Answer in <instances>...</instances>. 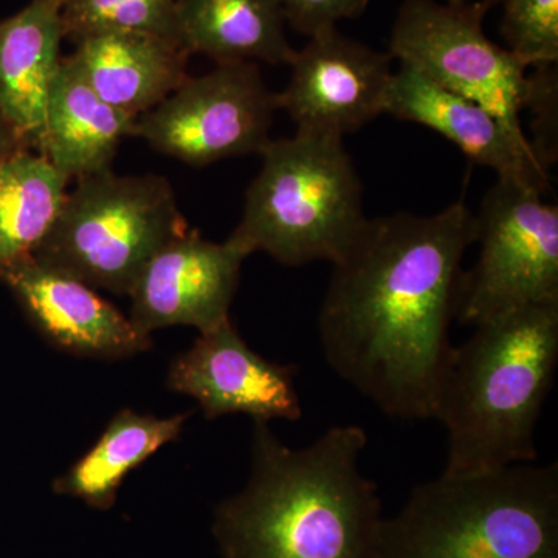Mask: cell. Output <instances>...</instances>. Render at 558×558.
I'll return each mask as SVG.
<instances>
[{
  "label": "cell",
  "mask_w": 558,
  "mask_h": 558,
  "mask_svg": "<svg viewBox=\"0 0 558 558\" xmlns=\"http://www.w3.org/2000/svg\"><path fill=\"white\" fill-rule=\"evenodd\" d=\"M377 558H558V465L421 484L381 523Z\"/></svg>",
  "instance_id": "277c9868"
},
{
  "label": "cell",
  "mask_w": 558,
  "mask_h": 558,
  "mask_svg": "<svg viewBox=\"0 0 558 558\" xmlns=\"http://www.w3.org/2000/svg\"><path fill=\"white\" fill-rule=\"evenodd\" d=\"M366 444L365 429L343 425L292 449L255 421L247 486L215 510L220 558H377L385 517L360 472Z\"/></svg>",
  "instance_id": "7a4b0ae2"
},
{
  "label": "cell",
  "mask_w": 558,
  "mask_h": 558,
  "mask_svg": "<svg viewBox=\"0 0 558 558\" xmlns=\"http://www.w3.org/2000/svg\"><path fill=\"white\" fill-rule=\"evenodd\" d=\"M384 113L438 132L470 160L497 172L498 180L539 193L548 189V167L531 140L510 131L478 102L444 89L409 65L400 64L392 73Z\"/></svg>",
  "instance_id": "5bb4252c"
},
{
  "label": "cell",
  "mask_w": 558,
  "mask_h": 558,
  "mask_svg": "<svg viewBox=\"0 0 558 558\" xmlns=\"http://www.w3.org/2000/svg\"><path fill=\"white\" fill-rule=\"evenodd\" d=\"M190 57L168 36L113 32L76 40L65 58L102 101L138 119L189 78Z\"/></svg>",
  "instance_id": "9a60e30c"
},
{
  "label": "cell",
  "mask_w": 558,
  "mask_h": 558,
  "mask_svg": "<svg viewBox=\"0 0 558 558\" xmlns=\"http://www.w3.org/2000/svg\"><path fill=\"white\" fill-rule=\"evenodd\" d=\"M295 376V366L253 351L230 318L172 359L167 388L196 400L207 418L247 414L295 422L303 414Z\"/></svg>",
  "instance_id": "7c38bea8"
},
{
  "label": "cell",
  "mask_w": 558,
  "mask_h": 558,
  "mask_svg": "<svg viewBox=\"0 0 558 558\" xmlns=\"http://www.w3.org/2000/svg\"><path fill=\"white\" fill-rule=\"evenodd\" d=\"M557 365L558 303L490 319L453 348L433 417L449 432L442 476L470 478L535 461V428Z\"/></svg>",
  "instance_id": "3957f363"
},
{
  "label": "cell",
  "mask_w": 558,
  "mask_h": 558,
  "mask_svg": "<svg viewBox=\"0 0 558 558\" xmlns=\"http://www.w3.org/2000/svg\"><path fill=\"white\" fill-rule=\"evenodd\" d=\"M135 130L137 117L102 101L68 58H62L36 153L69 180L90 178L112 170L121 140L135 137Z\"/></svg>",
  "instance_id": "e0dca14e"
},
{
  "label": "cell",
  "mask_w": 558,
  "mask_h": 558,
  "mask_svg": "<svg viewBox=\"0 0 558 558\" xmlns=\"http://www.w3.org/2000/svg\"><path fill=\"white\" fill-rule=\"evenodd\" d=\"M69 183L32 149L17 150L0 167V271L35 255L60 216Z\"/></svg>",
  "instance_id": "ffe728a7"
},
{
  "label": "cell",
  "mask_w": 558,
  "mask_h": 558,
  "mask_svg": "<svg viewBox=\"0 0 558 558\" xmlns=\"http://www.w3.org/2000/svg\"><path fill=\"white\" fill-rule=\"evenodd\" d=\"M446 2H462V0H446Z\"/></svg>",
  "instance_id": "4316f807"
},
{
  "label": "cell",
  "mask_w": 558,
  "mask_h": 558,
  "mask_svg": "<svg viewBox=\"0 0 558 558\" xmlns=\"http://www.w3.org/2000/svg\"><path fill=\"white\" fill-rule=\"evenodd\" d=\"M248 253L229 238L204 240L186 230L167 242L138 275L130 299L131 322L143 332L191 326L199 333L230 319Z\"/></svg>",
  "instance_id": "8fae6325"
},
{
  "label": "cell",
  "mask_w": 558,
  "mask_h": 558,
  "mask_svg": "<svg viewBox=\"0 0 558 558\" xmlns=\"http://www.w3.org/2000/svg\"><path fill=\"white\" fill-rule=\"evenodd\" d=\"M484 16L480 2L405 0L392 25L388 54L444 89L478 102L510 131L527 137L521 112L531 100V73L512 51L487 38Z\"/></svg>",
  "instance_id": "ba28073f"
},
{
  "label": "cell",
  "mask_w": 558,
  "mask_h": 558,
  "mask_svg": "<svg viewBox=\"0 0 558 558\" xmlns=\"http://www.w3.org/2000/svg\"><path fill=\"white\" fill-rule=\"evenodd\" d=\"M175 3L178 0H69L61 7L62 31L73 43L113 32L178 39Z\"/></svg>",
  "instance_id": "44dd1931"
},
{
  "label": "cell",
  "mask_w": 558,
  "mask_h": 558,
  "mask_svg": "<svg viewBox=\"0 0 558 558\" xmlns=\"http://www.w3.org/2000/svg\"><path fill=\"white\" fill-rule=\"evenodd\" d=\"M475 242L476 215L458 201L435 215L368 219L333 264L318 315L326 362L388 416L435 417L462 258Z\"/></svg>",
  "instance_id": "6da1fadb"
},
{
  "label": "cell",
  "mask_w": 558,
  "mask_h": 558,
  "mask_svg": "<svg viewBox=\"0 0 558 558\" xmlns=\"http://www.w3.org/2000/svg\"><path fill=\"white\" fill-rule=\"evenodd\" d=\"M502 0H481V7H483V10L487 11L494 9V7H497L498 3H501Z\"/></svg>",
  "instance_id": "d4e9b609"
},
{
  "label": "cell",
  "mask_w": 558,
  "mask_h": 558,
  "mask_svg": "<svg viewBox=\"0 0 558 558\" xmlns=\"http://www.w3.org/2000/svg\"><path fill=\"white\" fill-rule=\"evenodd\" d=\"M58 3H60V5H64L65 2H69V0H57Z\"/></svg>",
  "instance_id": "484cf974"
},
{
  "label": "cell",
  "mask_w": 558,
  "mask_h": 558,
  "mask_svg": "<svg viewBox=\"0 0 558 558\" xmlns=\"http://www.w3.org/2000/svg\"><path fill=\"white\" fill-rule=\"evenodd\" d=\"M509 51L529 69L557 64L558 0H502Z\"/></svg>",
  "instance_id": "7402d4cb"
},
{
  "label": "cell",
  "mask_w": 558,
  "mask_h": 558,
  "mask_svg": "<svg viewBox=\"0 0 558 558\" xmlns=\"http://www.w3.org/2000/svg\"><path fill=\"white\" fill-rule=\"evenodd\" d=\"M278 109L256 62L218 64L189 76L159 106L137 119L135 137L191 167L260 154Z\"/></svg>",
  "instance_id": "9c48e42d"
},
{
  "label": "cell",
  "mask_w": 558,
  "mask_h": 558,
  "mask_svg": "<svg viewBox=\"0 0 558 558\" xmlns=\"http://www.w3.org/2000/svg\"><path fill=\"white\" fill-rule=\"evenodd\" d=\"M64 39L57 0H32L0 20V119L24 148L38 150L44 137Z\"/></svg>",
  "instance_id": "2e32d148"
},
{
  "label": "cell",
  "mask_w": 558,
  "mask_h": 558,
  "mask_svg": "<svg viewBox=\"0 0 558 558\" xmlns=\"http://www.w3.org/2000/svg\"><path fill=\"white\" fill-rule=\"evenodd\" d=\"M260 156L231 240L248 255L264 252L289 267L339 263L368 222L343 138L296 131L270 140Z\"/></svg>",
  "instance_id": "5b68a950"
},
{
  "label": "cell",
  "mask_w": 558,
  "mask_h": 558,
  "mask_svg": "<svg viewBox=\"0 0 558 558\" xmlns=\"http://www.w3.org/2000/svg\"><path fill=\"white\" fill-rule=\"evenodd\" d=\"M391 60L337 28L318 33L295 50L288 86L277 94L278 109L299 132L343 138L384 113Z\"/></svg>",
  "instance_id": "30bf717a"
},
{
  "label": "cell",
  "mask_w": 558,
  "mask_h": 558,
  "mask_svg": "<svg viewBox=\"0 0 558 558\" xmlns=\"http://www.w3.org/2000/svg\"><path fill=\"white\" fill-rule=\"evenodd\" d=\"M191 411L157 417L120 410L100 438L51 484L54 494L81 499L92 509L109 510L124 478L182 435Z\"/></svg>",
  "instance_id": "d6986e66"
},
{
  "label": "cell",
  "mask_w": 558,
  "mask_h": 558,
  "mask_svg": "<svg viewBox=\"0 0 558 558\" xmlns=\"http://www.w3.org/2000/svg\"><path fill=\"white\" fill-rule=\"evenodd\" d=\"M537 190L498 180L476 216L481 244L462 274L457 318L480 326L510 312L558 303V208Z\"/></svg>",
  "instance_id": "52a82bcc"
},
{
  "label": "cell",
  "mask_w": 558,
  "mask_h": 558,
  "mask_svg": "<svg viewBox=\"0 0 558 558\" xmlns=\"http://www.w3.org/2000/svg\"><path fill=\"white\" fill-rule=\"evenodd\" d=\"M186 230L170 180L109 170L76 180L33 256L90 288L130 295L148 260Z\"/></svg>",
  "instance_id": "8992f818"
},
{
  "label": "cell",
  "mask_w": 558,
  "mask_h": 558,
  "mask_svg": "<svg viewBox=\"0 0 558 558\" xmlns=\"http://www.w3.org/2000/svg\"><path fill=\"white\" fill-rule=\"evenodd\" d=\"M0 281L39 336L65 354L113 362L135 357L154 347L153 336L98 295L97 289L46 266L35 256L0 271Z\"/></svg>",
  "instance_id": "4fadbf2b"
},
{
  "label": "cell",
  "mask_w": 558,
  "mask_h": 558,
  "mask_svg": "<svg viewBox=\"0 0 558 558\" xmlns=\"http://www.w3.org/2000/svg\"><path fill=\"white\" fill-rule=\"evenodd\" d=\"M279 0H178L175 35L190 54L216 64H290L295 49L286 38Z\"/></svg>",
  "instance_id": "ac0fdd59"
},
{
  "label": "cell",
  "mask_w": 558,
  "mask_h": 558,
  "mask_svg": "<svg viewBox=\"0 0 558 558\" xmlns=\"http://www.w3.org/2000/svg\"><path fill=\"white\" fill-rule=\"evenodd\" d=\"M286 21L303 35L312 36L337 28L343 20L357 17L369 0H279Z\"/></svg>",
  "instance_id": "603a6c76"
},
{
  "label": "cell",
  "mask_w": 558,
  "mask_h": 558,
  "mask_svg": "<svg viewBox=\"0 0 558 558\" xmlns=\"http://www.w3.org/2000/svg\"><path fill=\"white\" fill-rule=\"evenodd\" d=\"M20 149L27 148H24V145H22L20 138L16 137V134L11 131L9 124L0 119V167L5 163L9 157L13 156V154L17 153Z\"/></svg>",
  "instance_id": "cb8c5ba5"
}]
</instances>
